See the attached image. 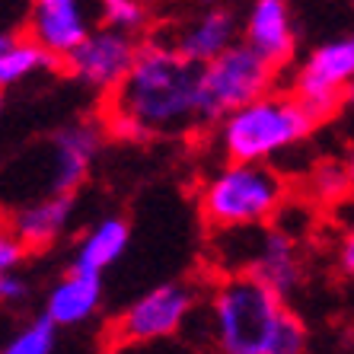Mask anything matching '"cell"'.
<instances>
[{"label": "cell", "instance_id": "cell-17", "mask_svg": "<svg viewBox=\"0 0 354 354\" xmlns=\"http://www.w3.org/2000/svg\"><path fill=\"white\" fill-rule=\"evenodd\" d=\"M58 61L51 58L45 48H39L32 39H13L0 48V93L10 90V86H19L26 83L29 77L41 74V71H48L55 67Z\"/></svg>", "mask_w": 354, "mask_h": 354}, {"label": "cell", "instance_id": "cell-14", "mask_svg": "<svg viewBox=\"0 0 354 354\" xmlns=\"http://www.w3.org/2000/svg\"><path fill=\"white\" fill-rule=\"evenodd\" d=\"M71 217H74V195H64L17 207L7 223L26 249H45L64 236V230L71 227Z\"/></svg>", "mask_w": 354, "mask_h": 354}, {"label": "cell", "instance_id": "cell-26", "mask_svg": "<svg viewBox=\"0 0 354 354\" xmlns=\"http://www.w3.org/2000/svg\"><path fill=\"white\" fill-rule=\"evenodd\" d=\"M345 169H348V182H351V198H354V147L348 150V157H345Z\"/></svg>", "mask_w": 354, "mask_h": 354}, {"label": "cell", "instance_id": "cell-29", "mask_svg": "<svg viewBox=\"0 0 354 354\" xmlns=\"http://www.w3.org/2000/svg\"><path fill=\"white\" fill-rule=\"evenodd\" d=\"M0 112H3V93H0Z\"/></svg>", "mask_w": 354, "mask_h": 354}, {"label": "cell", "instance_id": "cell-27", "mask_svg": "<svg viewBox=\"0 0 354 354\" xmlns=\"http://www.w3.org/2000/svg\"><path fill=\"white\" fill-rule=\"evenodd\" d=\"M342 102H345L348 109H354V80L348 83V90H345V96H342Z\"/></svg>", "mask_w": 354, "mask_h": 354}, {"label": "cell", "instance_id": "cell-15", "mask_svg": "<svg viewBox=\"0 0 354 354\" xmlns=\"http://www.w3.org/2000/svg\"><path fill=\"white\" fill-rule=\"evenodd\" d=\"M252 278L262 281L268 290L284 300L300 288V278H304V268H300V256H297V239L284 236L281 230L268 227L262 243V252H259L256 265H252Z\"/></svg>", "mask_w": 354, "mask_h": 354}, {"label": "cell", "instance_id": "cell-23", "mask_svg": "<svg viewBox=\"0 0 354 354\" xmlns=\"http://www.w3.org/2000/svg\"><path fill=\"white\" fill-rule=\"evenodd\" d=\"M23 256H26V246L19 243L17 236H13L10 223L0 217V274H10V272H13V268L23 262Z\"/></svg>", "mask_w": 354, "mask_h": 354}, {"label": "cell", "instance_id": "cell-19", "mask_svg": "<svg viewBox=\"0 0 354 354\" xmlns=\"http://www.w3.org/2000/svg\"><path fill=\"white\" fill-rule=\"evenodd\" d=\"M310 195L326 205H338L351 195V182H348V169L338 160H326V163L313 166L310 173Z\"/></svg>", "mask_w": 354, "mask_h": 354}, {"label": "cell", "instance_id": "cell-21", "mask_svg": "<svg viewBox=\"0 0 354 354\" xmlns=\"http://www.w3.org/2000/svg\"><path fill=\"white\" fill-rule=\"evenodd\" d=\"M304 351H306L304 322L297 319L290 310H284L278 329H274V335H272V348H268V354H304Z\"/></svg>", "mask_w": 354, "mask_h": 354}, {"label": "cell", "instance_id": "cell-12", "mask_svg": "<svg viewBox=\"0 0 354 354\" xmlns=\"http://www.w3.org/2000/svg\"><path fill=\"white\" fill-rule=\"evenodd\" d=\"M243 32L249 48L274 67L294 55V23H290L288 0H256Z\"/></svg>", "mask_w": 354, "mask_h": 354}, {"label": "cell", "instance_id": "cell-3", "mask_svg": "<svg viewBox=\"0 0 354 354\" xmlns=\"http://www.w3.org/2000/svg\"><path fill=\"white\" fill-rule=\"evenodd\" d=\"M284 300L252 274H227L207 297L195 348L207 354H268Z\"/></svg>", "mask_w": 354, "mask_h": 354}, {"label": "cell", "instance_id": "cell-7", "mask_svg": "<svg viewBox=\"0 0 354 354\" xmlns=\"http://www.w3.org/2000/svg\"><path fill=\"white\" fill-rule=\"evenodd\" d=\"M198 313V290L185 281L160 284L140 294L115 319V345H157L182 338Z\"/></svg>", "mask_w": 354, "mask_h": 354}, {"label": "cell", "instance_id": "cell-1", "mask_svg": "<svg viewBox=\"0 0 354 354\" xmlns=\"http://www.w3.org/2000/svg\"><path fill=\"white\" fill-rule=\"evenodd\" d=\"M201 122V67L179 58L163 41L140 45L131 74L106 106L109 131L124 140L185 134Z\"/></svg>", "mask_w": 354, "mask_h": 354}, {"label": "cell", "instance_id": "cell-22", "mask_svg": "<svg viewBox=\"0 0 354 354\" xmlns=\"http://www.w3.org/2000/svg\"><path fill=\"white\" fill-rule=\"evenodd\" d=\"M112 354H207V351L189 345L185 338H173V342H157V345H115Z\"/></svg>", "mask_w": 354, "mask_h": 354}, {"label": "cell", "instance_id": "cell-9", "mask_svg": "<svg viewBox=\"0 0 354 354\" xmlns=\"http://www.w3.org/2000/svg\"><path fill=\"white\" fill-rule=\"evenodd\" d=\"M138 55L140 45L131 32H118V29H109V26H99L74 55H67L61 61V67H64V74H71L90 90L115 93L124 77L131 74Z\"/></svg>", "mask_w": 354, "mask_h": 354}, {"label": "cell", "instance_id": "cell-18", "mask_svg": "<svg viewBox=\"0 0 354 354\" xmlns=\"http://www.w3.org/2000/svg\"><path fill=\"white\" fill-rule=\"evenodd\" d=\"M55 338H58V326L48 316H35L10 342L0 345V354H51Z\"/></svg>", "mask_w": 354, "mask_h": 354}, {"label": "cell", "instance_id": "cell-4", "mask_svg": "<svg viewBox=\"0 0 354 354\" xmlns=\"http://www.w3.org/2000/svg\"><path fill=\"white\" fill-rule=\"evenodd\" d=\"M313 115L294 93H268L217 124V144L230 163H268L313 131Z\"/></svg>", "mask_w": 354, "mask_h": 354}, {"label": "cell", "instance_id": "cell-11", "mask_svg": "<svg viewBox=\"0 0 354 354\" xmlns=\"http://www.w3.org/2000/svg\"><path fill=\"white\" fill-rule=\"evenodd\" d=\"M163 45L173 48L189 64L205 67L236 45V19H233L230 10L221 7L198 10V13L185 17L179 26L169 29V41H163Z\"/></svg>", "mask_w": 354, "mask_h": 354}, {"label": "cell", "instance_id": "cell-5", "mask_svg": "<svg viewBox=\"0 0 354 354\" xmlns=\"http://www.w3.org/2000/svg\"><path fill=\"white\" fill-rule=\"evenodd\" d=\"M198 201L214 230L265 227L288 201V182L272 163H227L201 185Z\"/></svg>", "mask_w": 354, "mask_h": 354}, {"label": "cell", "instance_id": "cell-10", "mask_svg": "<svg viewBox=\"0 0 354 354\" xmlns=\"http://www.w3.org/2000/svg\"><path fill=\"white\" fill-rule=\"evenodd\" d=\"M96 23H102L96 0H32L29 7V39L58 64L96 32Z\"/></svg>", "mask_w": 354, "mask_h": 354}, {"label": "cell", "instance_id": "cell-24", "mask_svg": "<svg viewBox=\"0 0 354 354\" xmlns=\"http://www.w3.org/2000/svg\"><path fill=\"white\" fill-rule=\"evenodd\" d=\"M26 294H29V288H26V281L19 274H0V304H17Z\"/></svg>", "mask_w": 354, "mask_h": 354}, {"label": "cell", "instance_id": "cell-13", "mask_svg": "<svg viewBox=\"0 0 354 354\" xmlns=\"http://www.w3.org/2000/svg\"><path fill=\"white\" fill-rule=\"evenodd\" d=\"M99 304H102V274L71 268L64 278L51 284L41 316H48L58 329H64V326L86 322L99 310Z\"/></svg>", "mask_w": 354, "mask_h": 354}, {"label": "cell", "instance_id": "cell-28", "mask_svg": "<svg viewBox=\"0 0 354 354\" xmlns=\"http://www.w3.org/2000/svg\"><path fill=\"white\" fill-rule=\"evenodd\" d=\"M13 39V35H7V32H0V48H3V45H7V41Z\"/></svg>", "mask_w": 354, "mask_h": 354}, {"label": "cell", "instance_id": "cell-2", "mask_svg": "<svg viewBox=\"0 0 354 354\" xmlns=\"http://www.w3.org/2000/svg\"><path fill=\"white\" fill-rule=\"evenodd\" d=\"M99 153V128L93 122H77L55 131L26 153H19L7 169H0V205L26 207L45 198H64L80 189L93 160Z\"/></svg>", "mask_w": 354, "mask_h": 354}, {"label": "cell", "instance_id": "cell-6", "mask_svg": "<svg viewBox=\"0 0 354 354\" xmlns=\"http://www.w3.org/2000/svg\"><path fill=\"white\" fill-rule=\"evenodd\" d=\"M278 67L268 64L262 55L236 41L217 61L201 67V122H221L236 109L274 93Z\"/></svg>", "mask_w": 354, "mask_h": 354}, {"label": "cell", "instance_id": "cell-16", "mask_svg": "<svg viewBox=\"0 0 354 354\" xmlns=\"http://www.w3.org/2000/svg\"><path fill=\"white\" fill-rule=\"evenodd\" d=\"M131 243V223L124 217H102L83 233L74 252V268L77 272L102 274L109 265H115L124 256V249Z\"/></svg>", "mask_w": 354, "mask_h": 354}, {"label": "cell", "instance_id": "cell-25", "mask_svg": "<svg viewBox=\"0 0 354 354\" xmlns=\"http://www.w3.org/2000/svg\"><path fill=\"white\" fill-rule=\"evenodd\" d=\"M338 265L348 278H354V230H348L342 236V246H338Z\"/></svg>", "mask_w": 354, "mask_h": 354}, {"label": "cell", "instance_id": "cell-20", "mask_svg": "<svg viewBox=\"0 0 354 354\" xmlns=\"http://www.w3.org/2000/svg\"><path fill=\"white\" fill-rule=\"evenodd\" d=\"M102 26L118 29V32H138L147 23V7L144 0H96Z\"/></svg>", "mask_w": 354, "mask_h": 354}, {"label": "cell", "instance_id": "cell-8", "mask_svg": "<svg viewBox=\"0 0 354 354\" xmlns=\"http://www.w3.org/2000/svg\"><path fill=\"white\" fill-rule=\"evenodd\" d=\"M354 80V32L322 41L319 48L300 64L294 77L297 102L313 115V122L329 118Z\"/></svg>", "mask_w": 354, "mask_h": 354}]
</instances>
